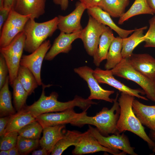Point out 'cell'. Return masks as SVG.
I'll use <instances>...</instances> for the list:
<instances>
[{"instance_id":"74e56055","label":"cell","mask_w":155,"mask_h":155,"mask_svg":"<svg viewBox=\"0 0 155 155\" xmlns=\"http://www.w3.org/2000/svg\"><path fill=\"white\" fill-rule=\"evenodd\" d=\"M10 116L1 117L0 118V136L4 135L5 129L9 120Z\"/></svg>"},{"instance_id":"e0dca14e","label":"cell","mask_w":155,"mask_h":155,"mask_svg":"<svg viewBox=\"0 0 155 155\" xmlns=\"http://www.w3.org/2000/svg\"><path fill=\"white\" fill-rule=\"evenodd\" d=\"M65 126V125H60L43 128V136L39 140V145L49 154L57 143L64 136L67 131Z\"/></svg>"},{"instance_id":"f35d334b","label":"cell","mask_w":155,"mask_h":155,"mask_svg":"<svg viewBox=\"0 0 155 155\" xmlns=\"http://www.w3.org/2000/svg\"><path fill=\"white\" fill-rule=\"evenodd\" d=\"M84 4L87 9L95 6H98L101 0H78Z\"/></svg>"},{"instance_id":"8992f818","label":"cell","mask_w":155,"mask_h":155,"mask_svg":"<svg viewBox=\"0 0 155 155\" xmlns=\"http://www.w3.org/2000/svg\"><path fill=\"white\" fill-rule=\"evenodd\" d=\"M30 15H23L11 9L8 17L0 32V47L8 45L13 38L22 31Z\"/></svg>"},{"instance_id":"30bf717a","label":"cell","mask_w":155,"mask_h":155,"mask_svg":"<svg viewBox=\"0 0 155 155\" xmlns=\"http://www.w3.org/2000/svg\"><path fill=\"white\" fill-rule=\"evenodd\" d=\"M51 47L50 40H46L31 54L22 56L21 59L20 65L27 67L32 72L39 86L43 84L41 77L42 62Z\"/></svg>"},{"instance_id":"f1b7e54d","label":"cell","mask_w":155,"mask_h":155,"mask_svg":"<svg viewBox=\"0 0 155 155\" xmlns=\"http://www.w3.org/2000/svg\"><path fill=\"white\" fill-rule=\"evenodd\" d=\"M17 77L29 95L33 93L35 89L39 86L32 72L24 66L20 65Z\"/></svg>"},{"instance_id":"7402d4cb","label":"cell","mask_w":155,"mask_h":155,"mask_svg":"<svg viewBox=\"0 0 155 155\" xmlns=\"http://www.w3.org/2000/svg\"><path fill=\"white\" fill-rule=\"evenodd\" d=\"M115 38L111 29L107 26L100 36L98 48L93 56V63L96 66L99 67L106 59L111 44Z\"/></svg>"},{"instance_id":"6da1fadb","label":"cell","mask_w":155,"mask_h":155,"mask_svg":"<svg viewBox=\"0 0 155 155\" xmlns=\"http://www.w3.org/2000/svg\"><path fill=\"white\" fill-rule=\"evenodd\" d=\"M42 91L39 99L32 104L26 106L24 108L30 112L35 118L37 116L45 113L61 112L73 109L76 106L83 111L88 110L92 105L97 103L88 98L85 99L80 96H75L73 99L66 102H61L57 100L58 94L52 92L49 96L45 94V89L51 85L42 84Z\"/></svg>"},{"instance_id":"4316f807","label":"cell","mask_w":155,"mask_h":155,"mask_svg":"<svg viewBox=\"0 0 155 155\" xmlns=\"http://www.w3.org/2000/svg\"><path fill=\"white\" fill-rule=\"evenodd\" d=\"M129 2V0H101L98 6L112 17L120 18Z\"/></svg>"},{"instance_id":"e575fe53","label":"cell","mask_w":155,"mask_h":155,"mask_svg":"<svg viewBox=\"0 0 155 155\" xmlns=\"http://www.w3.org/2000/svg\"><path fill=\"white\" fill-rule=\"evenodd\" d=\"M149 28L144 35L145 47H155V16L149 20Z\"/></svg>"},{"instance_id":"484cf974","label":"cell","mask_w":155,"mask_h":155,"mask_svg":"<svg viewBox=\"0 0 155 155\" xmlns=\"http://www.w3.org/2000/svg\"><path fill=\"white\" fill-rule=\"evenodd\" d=\"M9 84L8 75L3 85L0 89V117L11 115L16 113L12 104L11 95L9 89Z\"/></svg>"},{"instance_id":"bcb514c9","label":"cell","mask_w":155,"mask_h":155,"mask_svg":"<svg viewBox=\"0 0 155 155\" xmlns=\"http://www.w3.org/2000/svg\"><path fill=\"white\" fill-rule=\"evenodd\" d=\"M0 155H9V150H0Z\"/></svg>"},{"instance_id":"5b68a950","label":"cell","mask_w":155,"mask_h":155,"mask_svg":"<svg viewBox=\"0 0 155 155\" xmlns=\"http://www.w3.org/2000/svg\"><path fill=\"white\" fill-rule=\"evenodd\" d=\"M111 70L113 75L136 83L144 91L147 98L155 102V80L150 79L134 69L127 59L123 58Z\"/></svg>"},{"instance_id":"ba28073f","label":"cell","mask_w":155,"mask_h":155,"mask_svg":"<svg viewBox=\"0 0 155 155\" xmlns=\"http://www.w3.org/2000/svg\"><path fill=\"white\" fill-rule=\"evenodd\" d=\"M106 27L89 16L87 26L81 31L80 39L90 56H93L97 51L100 36Z\"/></svg>"},{"instance_id":"8d00e7d4","label":"cell","mask_w":155,"mask_h":155,"mask_svg":"<svg viewBox=\"0 0 155 155\" xmlns=\"http://www.w3.org/2000/svg\"><path fill=\"white\" fill-rule=\"evenodd\" d=\"M11 9L10 8L4 7L3 9H0V32L8 17Z\"/></svg>"},{"instance_id":"7dc6e473","label":"cell","mask_w":155,"mask_h":155,"mask_svg":"<svg viewBox=\"0 0 155 155\" xmlns=\"http://www.w3.org/2000/svg\"><path fill=\"white\" fill-rule=\"evenodd\" d=\"M4 7V0H0V9Z\"/></svg>"},{"instance_id":"277c9868","label":"cell","mask_w":155,"mask_h":155,"mask_svg":"<svg viewBox=\"0 0 155 155\" xmlns=\"http://www.w3.org/2000/svg\"><path fill=\"white\" fill-rule=\"evenodd\" d=\"M58 17L40 23L30 18L23 30L26 36L24 50L30 53L34 51L58 29Z\"/></svg>"},{"instance_id":"ffe728a7","label":"cell","mask_w":155,"mask_h":155,"mask_svg":"<svg viewBox=\"0 0 155 155\" xmlns=\"http://www.w3.org/2000/svg\"><path fill=\"white\" fill-rule=\"evenodd\" d=\"M132 108L142 124L150 130L155 131V105H145L134 99Z\"/></svg>"},{"instance_id":"836d02e7","label":"cell","mask_w":155,"mask_h":155,"mask_svg":"<svg viewBox=\"0 0 155 155\" xmlns=\"http://www.w3.org/2000/svg\"><path fill=\"white\" fill-rule=\"evenodd\" d=\"M18 132L13 131L1 137L0 150H9L17 144Z\"/></svg>"},{"instance_id":"83f0119b","label":"cell","mask_w":155,"mask_h":155,"mask_svg":"<svg viewBox=\"0 0 155 155\" xmlns=\"http://www.w3.org/2000/svg\"><path fill=\"white\" fill-rule=\"evenodd\" d=\"M154 12L149 7L147 0H135L130 8L119 18L118 23L121 25L132 17L143 14L154 15Z\"/></svg>"},{"instance_id":"7a4b0ae2","label":"cell","mask_w":155,"mask_h":155,"mask_svg":"<svg viewBox=\"0 0 155 155\" xmlns=\"http://www.w3.org/2000/svg\"><path fill=\"white\" fill-rule=\"evenodd\" d=\"M135 96L121 92L118 100L120 112L117 124L118 133L124 131H130L138 136L146 142L149 147L153 149L155 142L146 134L142 125L136 116L132 108Z\"/></svg>"},{"instance_id":"d590c367","label":"cell","mask_w":155,"mask_h":155,"mask_svg":"<svg viewBox=\"0 0 155 155\" xmlns=\"http://www.w3.org/2000/svg\"><path fill=\"white\" fill-rule=\"evenodd\" d=\"M9 74L8 67L3 56L0 55V89L4 84L6 79Z\"/></svg>"},{"instance_id":"60d3db41","label":"cell","mask_w":155,"mask_h":155,"mask_svg":"<svg viewBox=\"0 0 155 155\" xmlns=\"http://www.w3.org/2000/svg\"><path fill=\"white\" fill-rule=\"evenodd\" d=\"M16 0H4V7L10 9L13 8Z\"/></svg>"},{"instance_id":"d6a6232c","label":"cell","mask_w":155,"mask_h":155,"mask_svg":"<svg viewBox=\"0 0 155 155\" xmlns=\"http://www.w3.org/2000/svg\"><path fill=\"white\" fill-rule=\"evenodd\" d=\"M39 139H29L18 135L17 146L20 154L26 155L37 148L39 145Z\"/></svg>"},{"instance_id":"2e32d148","label":"cell","mask_w":155,"mask_h":155,"mask_svg":"<svg viewBox=\"0 0 155 155\" xmlns=\"http://www.w3.org/2000/svg\"><path fill=\"white\" fill-rule=\"evenodd\" d=\"M127 59L134 69L150 79L155 80V58L148 53H133Z\"/></svg>"},{"instance_id":"c3c4849f","label":"cell","mask_w":155,"mask_h":155,"mask_svg":"<svg viewBox=\"0 0 155 155\" xmlns=\"http://www.w3.org/2000/svg\"><path fill=\"white\" fill-rule=\"evenodd\" d=\"M62 0H53L54 3L56 4L60 5Z\"/></svg>"},{"instance_id":"7c38bea8","label":"cell","mask_w":155,"mask_h":155,"mask_svg":"<svg viewBox=\"0 0 155 155\" xmlns=\"http://www.w3.org/2000/svg\"><path fill=\"white\" fill-rule=\"evenodd\" d=\"M74 146L72 153L74 155L92 154L101 151L108 152L114 155L126 154L123 151L118 152L102 146L88 130L84 133L78 143Z\"/></svg>"},{"instance_id":"f546056e","label":"cell","mask_w":155,"mask_h":155,"mask_svg":"<svg viewBox=\"0 0 155 155\" xmlns=\"http://www.w3.org/2000/svg\"><path fill=\"white\" fill-rule=\"evenodd\" d=\"M11 86L13 89L14 106L16 111L18 112L23 109L26 106V100L29 95L17 77L13 81Z\"/></svg>"},{"instance_id":"d6986e66","label":"cell","mask_w":155,"mask_h":155,"mask_svg":"<svg viewBox=\"0 0 155 155\" xmlns=\"http://www.w3.org/2000/svg\"><path fill=\"white\" fill-rule=\"evenodd\" d=\"M88 13L99 22L107 26L115 31L122 38H126L133 33L135 29L127 30L117 26L113 21L110 15L98 6L87 9Z\"/></svg>"},{"instance_id":"4fadbf2b","label":"cell","mask_w":155,"mask_h":155,"mask_svg":"<svg viewBox=\"0 0 155 155\" xmlns=\"http://www.w3.org/2000/svg\"><path fill=\"white\" fill-rule=\"evenodd\" d=\"M85 110L80 113L75 112L73 109L61 112L46 113L37 116L36 119L43 128L68 123L71 124L80 117Z\"/></svg>"},{"instance_id":"9c48e42d","label":"cell","mask_w":155,"mask_h":155,"mask_svg":"<svg viewBox=\"0 0 155 155\" xmlns=\"http://www.w3.org/2000/svg\"><path fill=\"white\" fill-rule=\"evenodd\" d=\"M74 71L87 83L90 92L88 98L89 99L100 100L113 102L114 99L110 98V96L114 93V91L102 88L94 77V70L92 68L84 66L75 68Z\"/></svg>"},{"instance_id":"f6af8a7d","label":"cell","mask_w":155,"mask_h":155,"mask_svg":"<svg viewBox=\"0 0 155 155\" xmlns=\"http://www.w3.org/2000/svg\"><path fill=\"white\" fill-rule=\"evenodd\" d=\"M149 137L153 141H155V131L150 130ZM153 153H155V147L152 149Z\"/></svg>"},{"instance_id":"5bb4252c","label":"cell","mask_w":155,"mask_h":155,"mask_svg":"<svg viewBox=\"0 0 155 155\" xmlns=\"http://www.w3.org/2000/svg\"><path fill=\"white\" fill-rule=\"evenodd\" d=\"M86 9V6L79 2L76 4L75 9L69 14L65 16L58 15V29L60 32L67 34L81 31L83 28L81 19Z\"/></svg>"},{"instance_id":"8fae6325","label":"cell","mask_w":155,"mask_h":155,"mask_svg":"<svg viewBox=\"0 0 155 155\" xmlns=\"http://www.w3.org/2000/svg\"><path fill=\"white\" fill-rule=\"evenodd\" d=\"M93 75L99 83L105 84L118 90L121 92L127 93L145 100L148 99L142 96L145 94L143 90L133 89L125 85L115 78L111 70H104L97 67L94 70Z\"/></svg>"},{"instance_id":"44dd1931","label":"cell","mask_w":155,"mask_h":155,"mask_svg":"<svg viewBox=\"0 0 155 155\" xmlns=\"http://www.w3.org/2000/svg\"><path fill=\"white\" fill-rule=\"evenodd\" d=\"M35 120L36 119L34 117L30 112L23 108L10 115L4 135L13 131L18 132L25 126Z\"/></svg>"},{"instance_id":"ee69618b","label":"cell","mask_w":155,"mask_h":155,"mask_svg":"<svg viewBox=\"0 0 155 155\" xmlns=\"http://www.w3.org/2000/svg\"><path fill=\"white\" fill-rule=\"evenodd\" d=\"M149 7L155 13V0H147Z\"/></svg>"},{"instance_id":"4dcf8cb0","label":"cell","mask_w":155,"mask_h":155,"mask_svg":"<svg viewBox=\"0 0 155 155\" xmlns=\"http://www.w3.org/2000/svg\"><path fill=\"white\" fill-rule=\"evenodd\" d=\"M25 39V35L22 31L18 34L8 45L0 48L1 53H15L22 55Z\"/></svg>"},{"instance_id":"b9f144b4","label":"cell","mask_w":155,"mask_h":155,"mask_svg":"<svg viewBox=\"0 0 155 155\" xmlns=\"http://www.w3.org/2000/svg\"><path fill=\"white\" fill-rule=\"evenodd\" d=\"M9 150L8 155H20L17 145L12 148Z\"/></svg>"},{"instance_id":"ac0fdd59","label":"cell","mask_w":155,"mask_h":155,"mask_svg":"<svg viewBox=\"0 0 155 155\" xmlns=\"http://www.w3.org/2000/svg\"><path fill=\"white\" fill-rule=\"evenodd\" d=\"M46 0H16L13 9L23 15H30L35 19L43 15L45 12Z\"/></svg>"},{"instance_id":"cb8c5ba5","label":"cell","mask_w":155,"mask_h":155,"mask_svg":"<svg viewBox=\"0 0 155 155\" xmlns=\"http://www.w3.org/2000/svg\"><path fill=\"white\" fill-rule=\"evenodd\" d=\"M83 134L75 130L67 131L64 136L56 144L51 154L61 155L69 147L76 145Z\"/></svg>"},{"instance_id":"7bdbcfd3","label":"cell","mask_w":155,"mask_h":155,"mask_svg":"<svg viewBox=\"0 0 155 155\" xmlns=\"http://www.w3.org/2000/svg\"><path fill=\"white\" fill-rule=\"evenodd\" d=\"M69 0H62L60 5L61 9L62 10H65L68 7Z\"/></svg>"},{"instance_id":"3957f363","label":"cell","mask_w":155,"mask_h":155,"mask_svg":"<svg viewBox=\"0 0 155 155\" xmlns=\"http://www.w3.org/2000/svg\"><path fill=\"white\" fill-rule=\"evenodd\" d=\"M119 95L117 93L115 98L114 99L113 105L110 109L103 107L94 116H88L86 112L88 110H85L80 117L71 124L78 127L86 124L94 126L100 133L104 136L117 133V124L120 112L117 101Z\"/></svg>"},{"instance_id":"ab89813d","label":"cell","mask_w":155,"mask_h":155,"mask_svg":"<svg viewBox=\"0 0 155 155\" xmlns=\"http://www.w3.org/2000/svg\"><path fill=\"white\" fill-rule=\"evenodd\" d=\"M47 150L45 149L42 148L37 150H34L32 152V155H49Z\"/></svg>"},{"instance_id":"d4e9b609","label":"cell","mask_w":155,"mask_h":155,"mask_svg":"<svg viewBox=\"0 0 155 155\" xmlns=\"http://www.w3.org/2000/svg\"><path fill=\"white\" fill-rule=\"evenodd\" d=\"M122 38L115 37L109 47L104 65L106 70H111L118 65L123 58L121 54Z\"/></svg>"},{"instance_id":"603a6c76","label":"cell","mask_w":155,"mask_h":155,"mask_svg":"<svg viewBox=\"0 0 155 155\" xmlns=\"http://www.w3.org/2000/svg\"><path fill=\"white\" fill-rule=\"evenodd\" d=\"M147 26L135 29L129 36L122 38L121 54L123 58L127 59L132 54L134 49L145 40L144 31Z\"/></svg>"},{"instance_id":"9a60e30c","label":"cell","mask_w":155,"mask_h":155,"mask_svg":"<svg viewBox=\"0 0 155 155\" xmlns=\"http://www.w3.org/2000/svg\"><path fill=\"white\" fill-rule=\"evenodd\" d=\"M81 31L71 34L61 32L47 53L44 59L51 61L60 53H69L72 49L73 42L75 40L80 38Z\"/></svg>"},{"instance_id":"1f68e13d","label":"cell","mask_w":155,"mask_h":155,"mask_svg":"<svg viewBox=\"0 0 155 155\" xmlns=\"http://www.w3.org/2000/svg\"><path fill=\"white\" fill-rule=\"evenodd\" d=\"M43 127L36 120L25 126L18 132V135L25 138L39 139Z\"/></svg>"},{"instance_id":"52a82bcc","label":"cell","mask_w":155,"mask_h":155,"mask_svg":"<svg viewBox=\"0 0 155 155\" xmlns=\"http://www.w3.org/2000/svg\"><path fill=\"white\" fill-rule=\"evenodd\" d=\"M89 131L102 146L118 152L121 150L125 153L131 155H137L134 151V148L131 146L127 136L122 133L114 134L111 136H104L102 135L96 128L88 125Z\"/></svg>"}]
</instances>
